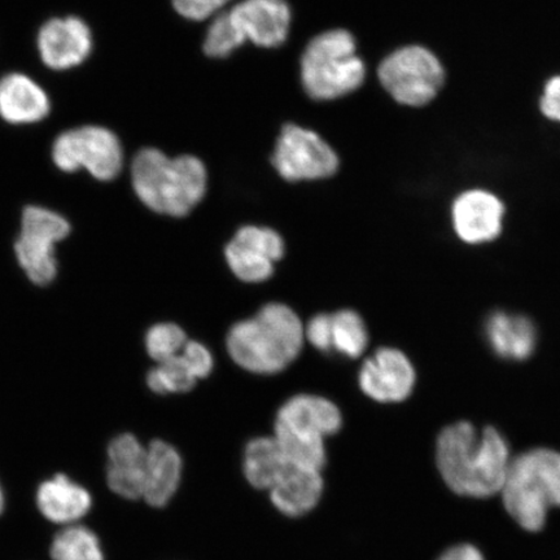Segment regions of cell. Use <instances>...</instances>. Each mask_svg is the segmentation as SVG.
Here are the masks:
<instances>
[{"mask_svg":"<svg viewBox=\"0 0 560 560\" xmlns=\"http://www.w3.org/2000/svg\"><path fill=\"white\" fill-rule=\"evenodd\" d=\"M52 156L62 172L72 173L85 167L100 180H110L122 170L120 140L101 126H83L56 139Z\"/></svg>","mask_w":560,"mask_h":560,"instance_id":"ba28073f","label":"cell"},{"mask_svg":"<svg viewBox=\"0 0 560 560\" xmlns=\"http://www.w3.org/2000/svg\"><path fill=\"white\" fill-rule=\"evenodd\" d=\"M37 505L47 521L72 525L89 513L93 500L86 488L66 475H56L38 488Z\"/></svg>","mask_w":560,"mask_h":560,"instance_id":"44dd1931","label":"cell"},{"mask_svg":"<svg viewBox=\"0 0 560 560\" xmlns=\"http://www.w3.org/2000/svg\"><path fill=\"white\" fill-rule=\"evenodd\" d=\"M3 509H4V494H3L2 487H0V514L3 513Z\"/></svg>","mask_w":560,"mask_h":560,"instance_id":"836d02e7","label":"cell"},{"mask_svg":"<svg viewBox=\"0 0 560 560\" xmlns=\"http://www.w3.org/2000/svg\"><path fill=\"white\" fill-rule=\"evenodd\" d=\"M182 354L186 357L199 380H205V377L212 373L214 366L213 355L201 342L187 341L186 347L182 350Z\"/></svg>","mask_w":560,"mask_h":560,"instance_id":"1f68e13d","label":"cell"},{"mask_svg":"<svg viewBox=\"0 0 560 560\" xmlns=\"http://www.w3.org/2000/svg\"><path fill=\"white\" fill-rule=\"evenodd\" d=\"M51 557L54 560H104L100 538L82 525H68L55 536Z\"/></svg>","mask_w":560,"mask_h":560,"instance_id":"cb8c5ba5","label":"cell"},{"mask_svg":"<svg viewBox=\"0 0 560 560\" xmlns=\"http://www.w3.org/2000/svg\"><path fill=\"white\" fill-rule=\"evenodd\" d=\"M284 242L276 230L244 226L228 244L225 256L234 275L247 283H261L275 275V262L284 255Z\"/></svg>","mask_w":560,"mask_h":560,"instance_id":"30bf717a","label":"cell"},{"mask_svg":"<svg viewBox=\"0 0 560 560\" xmlns=\"http://www.w3.org/2000/svg\"><path fill=\"white\" fill-rule=\"evenodd\" d=\"M271 502L287 516L310 513L324 493V479L314 468L290 465L270 489Z\"/></svg>","mask_w":560,"mask_h":560,"instance_id":"ac0fdd59","label":"cell"},{"mask_svg":"<svg viewBox=\"0 0 560 560\" xmlns=\"http://www.w3.org/2000/svg\"><path fill=\"white\" fill-rule=\"evenodd\" d=\"M342 425L341 412L325 397L298 395L279 409L276 427L326 439L338 433Z\"/></svg>","mask_w":560,"mask_h":560,"instance_id":"9a60e30c","label":"cell"},{"mask_svg":"<svg viewBox=\"0 0 560 560\" xmlns=\"http://www.w3.org/2000/svg\"><path fill=\"white\" fill-rule=\"evenodd\" d=\"M537 108L546 121L560 126V73L552 74L544 81Z\"/></svg>","mask_w":560,"mask_h":560,"instance_id":"f546056e","label":"cell"},{"mask_svg":"<svg viewBox=\"0 0 560 560\" xmlns=\"http://www.w3.org/2000/svg\"><path fill=\"white\" fill-rule=\"evenodd\" d=\"M289 462L275 438H258L245 446L243 470L245 479L256 489H268L276 485Z\"/></svg>","mask_w":560,"mask_h":560,"instance_id":"7402d4cb","label":"cell"},{"mask_svg":"<svg viewBox=\"0 0 560 560\" xmlns=\"http://www.w3.org/2000/svg\"><path fill=\"white\" fill-rule=\"evenodd\" d=\"M506 208L499 196L482 188L462 192L452 206V223L462 242L471 245L493 242L502 233Z\"/></svg>","mask_w":560,"mask_h":560,"instance_id":"4fadbf2b","label":"cell"},{"mask_svg":"<svg viewBox=\"0 0 560 560\" xmlns=\"http://www.w3.org/2000/svg\"><path fill=\"white\" fill-rule=\"evenodd\" d=\"M277 443L290 465L320 471L326 464L325 439L276 427Z\"/></svg>","mask_w":560,"mask_h":560,"instance_id":"603a6c76","label":"cell"},{"mask_svg":"<svg viewBox=\"0 0 560 560\" xmlns=\"http://www.w3.org/2000/svg\"><path fill=\"white\" fill-rule=\"evenodd\" d=\"M147 447L130 433L112 440L108 446L107 480L112 492L122 499H143Z\"/></svg>","mask_w":560,"mask_h":560,"instance_id":"2e32d148","label":"cell"},{"mask_svg":"<svg viewBox=\"0 0 560 560\" xmlns=\"http://www.w3.org/2000/svg\"><path fill=\"white\" fill-rule=\"evenodd\" d=\"M187 345L184 330L174 324L153 326L145 338L147 352L152 360L163 363L178 355Z\"/></svg>","mask_w":560,"mask_h":560,"instance_id":"83f0119b","label":"cell"},{"mask_svg":"<svg viewBox=\"0 0 560 560\" xmlns=\"http://www.w3.org/2000/svg\"><path fill=\"white\" fill-rule=\"evenodd\" d=\"M503 506L524 530L540 532L560 509V452L535 447L511 460L501 490Z\"/></svg>","mask_w":560,"mask_h":560,"instance_id":"277c9868","label":"cell"},{"mask_svg":"<svg viewBox=\"0 0 560 560\" xmlns=\"http://www.w3.org/2000/svg\"><path fill=\"white\" fill-rule=\"evenodd\" d=\"M182 458L165 441H152L147 447L143 499L153 508H163L173 499L182 479Z\"/></svg>","mask_w":560,"mask_h":560,"instance_id":"ffe728a7","label":"cell"},{"mask_svg":"<svg viewBox=\"0 0 560 560\" xmlns=\"http://www.w3.org/2000/svg\"><path fill=\"white\" fill-rule=\"evenodd\" d=\"M332 350L359 359L369 345V332L361 315L353 311H340L331 314Z\"/></svg>","mask_w":560,"mask_h":560,"instance_id":"d4e9b609","label":"cell"},{"mask_svg":"<svg viewBox=\"0 0 560 560\" xmlns=\"http://www.w3.org/2000/svg\"><path fill=\"white\" fill-rule=\"evenodd\" d=\"M511 460L508 440L492 425L479 432L460 420L446 425L438 438V470L458 495L489 499L501 493Z\"/></svg>","mask_w":560,"mask_h":560,"instance_id":"6da1fadb","label":"cell"},{"mask_svg":"<svg viewBox=\"0 0 560 560\" xmlns=\"http://www.w3.org/2000/svg\"><path fill=\"white\" fill-rule=\"evenodd\" d=\"M70 226L66 219L38 207H27L23 214V231L15 245L18 260L33 283H51L58 271L54 256L56 242L66 240Z\"/></svg>","mask_w":560,"mask_h":560,"instance_id":"9c48e42d","label":"cell"},{"mask_svg":"<svg viewBox=\"0 0 560 560\" xmlns=\"http://www.w3.org/2000/svg\"><path fill=\"white\" fill-rule=\"evenodd\" d=\"M438 560H486V558L478 546L464 542L446 549Z\"/></svg>","mask_w":560,"mask_h":560,"instance_id":"d6a6232c","label":"cell"},{"mask_svg":"<svg viewBox=\"0 0 560 560\" xmlns=\"http://www.w3.org/2000/svg\"><path fill=\"white\" fill-rule=\"evenodd\" d=\"M132 187L143 205L160 214L185 217L205 199L208 172L192 155L166 156L156 149L138 152L131 165Z\"/></svg>","mask_w":560,"mask_h":560,"instance_id":"3957f363","label":"cell"},{"mask_svg":"<svg viewBox=\"0 0 560 560\" xmlns=\"http://www.w3.org/2000/svg\"><path fill=\"white\" fill-rule=\"evenodd\" d=\"M245 44L247 42L236 31L228 10H225L215 15L212 23L209 24L205 40H202V52L209 59H228Z\"/></svg>","mask_w":560,"mask_h":560,"instance_id":"4316f807","label":"cell"},{"mask_svg":"<svg viewBox=\"0 0 560 560\" xmlns=\"http://www.w3.org/2000/svg\"><path fill=\"white\" fill-rule=\"evenodd\" d=\"M50 101L37 83L20 73L0 80V116L10 124H33L44 120Z\"/></svg>","mask_w":560,"mask_h":560,"instance_id":"d6986e66","label":"cell"},{"mask_svg":"<svg viewBox=\"0 0 560 560\" xmlns=\"http://www.w3.org/2000/svg\"><path fill=\"white\" fill-rule=\"evenodd\" d=\"M245 42L261 48H278L289 38L292 11L285 0H241L228 10Z\"/></svg>","mask_w":560,"mask_h":560,"instance_id":"7c38bea8","label":"cell"},{"mask_svg":"<svg viewBox=\"0 0 560 560\" xmlns=\"http://www.w3.org/2000/svg\"><path fill=\"white\" fill-rule=\"evenodd\" d=\"M271 164L285 180H319L332 177L340 160L318 132L291 122L279 132Z\"/></svg>","mask_w":560,"mask_h":560,"instance_id":"52a82bcc","label":"cell"},{"mask_svg":"<svg viewBox=\"0 0 560 560\" xmlns=\"http://www.w3.org/2000/svg\"><path fill=\"white\" fill-rule=\"evenodd\" d=\"M360 387L376 402H402L415 390L417 373L409 357L396 348H381L363 363Z\"/></svg>","mask_w":560,"mask_h":560,"instance_id":"8fae6325","label":"cell"},{"mask_svg":"<svg viewBox=\"0 0 560 560\" xmlns=\"http://www.w3.org/2000/svg\"><path fill=\"white\" fill-rule=\"evenodd\" d=\"M38 48L47 67L65 70L86 60L93 48V37L79 18L52 19L39 32Z\"/></svg>","mask_w":560,"mask_h":560,"instance_id":"5bb4252c","label":"cell"},{"mask_svg":"<svg viewBox=\"0 0 560 560\" xmlns=\"http://www.w3.org/2000/svg\"><path fill=\"white\" fill-rule=\"evenodd\" d=\"M485 332L490 349L503 360L521 362L535 353L538 334L527 315L497 311L489 314Z\"/></svg>","mask_w":560,"mask_h":560,"instance_id":"e0dca14e","label":"cell"},{"mask_svg":"<svg viewBox=\"0 0 560 560\" xmlns=\"http://www.w3.org/2000/svg\"><path fill=\"white\" fill-rule=\"evenodd\" d=\"M366 74L354 35L341 27L315 35L301 55V83L315 102L338 101L355 93Z\"/></svg>","mask_w":560,"mask_h":560,"instance_id":"5b68a950","label":"cell"},{"mask_svg":"<svg viewBox=\"0 0 560 560\" xmlns=\"http://www.w3.org/2000/svg\"><path fill=\"white\" fill-rule=\"evenodd\" d=\"M305 330L299 315L280 303L265 305L254 318L237 322L228 335L231 359L250 373L278 374L301 353Z\"/></svg>","mask_w":560,"mask_h":560,"instance_id":"7a4b0ae2","label":"cell"},{"mask_svg":"<svg viewBox=\"0 0 560 560\" xmlns=\"http://www.w3.org/2000/svg\"><path fill=\"white\" fill-rule=\"evenodd\" d=\"M231 0H172L175 12L190 21H206L225 11Z\"/></svg>","mask_w":560,"mask_h":560,"instance_id":"f1b7e54d","label":"cell"},{"mask_svg":"<svg viewBox=\"0 0 560 560\" xmlns=\"http://www.w3.org/2000/svg\"><path fill=\"white\" fill-rule=\"evenodd\" d=\"M306 339L322 352H331V314L315 315L305 328Z\"/></svg>","mask_w":560,"mask_h":560,"instance_id":"4dcf8cb0","label":"cell"},{"mask_svg":"<svg viewBox=\"0 0 560 560\" xmlns=\"http://www.w3.org/2000/svg\"><path fill=\"white\" fill-rule=\"evenodd\" d=\"M198 381L199 377L182 352L170 361L159 363L147 376L149 387L158 395L186 394Z\"/></svg>","mask_w":560,"mask_h":560,"instance_id":"484cf974","label":"cell"},{"mask_svg":"<svg viewBox=\"0 0 560 560\" xmlns=\"http://www.w3.org/2000/svg\"><path fill=\"white\" fill-rule=\"evenodd\" d=\"M376 75L392 101L406 108L422 109L438 101L450 73L432 48L409 44L385 55Z\"/></svg>","mask_w":560,"mask_h":560,"instance_id":"8992f818","label":"cell"}]
</instances>
